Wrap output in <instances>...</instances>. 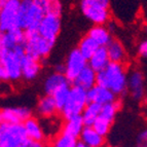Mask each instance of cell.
<instances>
[{"label": "cell", "mask_w": 147, "mask_h": 147, "mask_svg": "<svg viewBox=\"0 0 147 147\" xmlns=\"http://www.w3.org/2000/svg\"><path fill=\"white\" fill-rule=\"evenodd\" d=\"M70 91H71V86H67V88H64L62 90H60V91H58L53 96L60 111L63 109L64 106L66 105L69 98V95H70Z\"/></svg>", "instance_id": "29"}, {"label": "cell", "mask_w": 147, "mask_h": 147, "mask_svg": "<svg viewBox=\"0 0 147 147\" xmlns=\"http://www.w3.org/2000/svg\"><path fill=\"white\" fill-rule=\"evenodd\" d=\"M88 103V91L79 86H72L68 101L60 112L64 119H69L74 116L81 115Z\"/></svg>", "instance_id": "5"}, {"label": "cell", "mask_w": 147, "mask_h": 147, "mask_svg": "<svg viewBox=\"0 0 147 147\" xmlns=\"http://www.w3.org/2000/svg\"><path fill=\"white\" fill-rule=\"evenodd\" d=\"M77 138H74L72 136H69L61 133L58 137L55 139L52 147H77L78 144Z\"/></svg>", "instance_id": "28"}, {"label": "cell", "mask_w": 147, "mask_h": 147, "mask_svg": "<svg viewBox=\"0 0 147 147\" xmlns=\"http://www.w3.org/2000/svg\"><path fill=\"white\" fill-rule=\"evenodd\" d=\"M102 106L97 103H88L86 109L84 110L81 116L84 118L86 127H93L95 121L98 119V117L101 114Z\"/></svg>", "instance_id": "25"}, {"label": "cell", "mask_w": 147, "mask_h": 147, "mask_svg": "<svg viewBox=\"0 0 147 147\" xmlns=\"http://www.w3.org/2000/svg\"><path fill=\"white\" fill-rule=\"evenodd\" d=\"M106 49H107L110 62L125 65V63L127 62V55L125 45L120 40L112 38V40L109 42Z\"/></svg>", "instance_id": "19"}, {"label": "cell", "mask_w": 147, "mask_h": 147, "mask_svg": "<svg viewBox=\"0 0 147 147\" xmlns=\"http://www.w3.org/2000/svg\"><path fill=\"white\" fill-rule=\"evenodd\" d=\"M54 42L45 39L38 33V31L26 32V40H25V51L26 55L33 57L37 60L45 59L54 47Z\"/></svg>", "instance_id": "6"}, {"label": "cell", "mask_w": 147, "mask_h": 147, "mask_svg": "<svg viewBox=\"0 0 147 147\" xmlns=\"http://www.w3.org/2000/svg\"><path fill=\"white\" fill-rule=\"evenodd\" d=\"M38 33L45 39L56 42L61 31V20L60 17L54 15H45L38 27Z\"/></svg>", "instance_id": "10"}, {"label": "cell", "mask_w": 147, "mask_h": 147, "mask_svg": "<svg viewBox=\"0 0 147 147\" xmlns=\"http://www.w3.org/2000/svg\"><path fill=\"white\" fill-rule=\"evenodd\" d=\"M7 1H8V0H0V7H1V6H3V5L7 2Z\"/></svg>", "instance_id": "37"}, {"label": "cell", "mask_w": 147, "mask_h": 147, "mask_svg": "<svg viewBox=\"0 0 147 147\" xmlns=\"http://www.w3.org/2000/svg\"><path fill=\"white\" fill-rule=\"evenodd\" d=\"M127 91L134 100L139 101L144 97L145 82L143 73L138 69H133L127 74Z\"/></svg>", "instance_id": "12"}, {"label": "cell", "mask_w": 147, "mask_h": 147, "mask_svg": "<svg viewBox=\"0 0 147 147\" xmlns=\"http://www.w3.org/2000/svg\"><path fill=\"white\" fill-rule=\"evenodd\" d=\"M41 61L33 57L26 56L22 60V75L23 79L31 81L38 76L41 71Z\"/></svg>", "instance_id": "17"}, {"label": "cell", "mask_w": 147, "mask_h": 147, "mask_svg": "<svg viewBox=\"0 0 147 147\" xmlns=\"http://www.w3.org/2000/svg\"><path fill=\"white\" fill-rule=\"evenodd\" d=\"M36 111L37 114L39 116L49 119V118L54 117L56 115V113L60 110L58 106H57L54 97L49 95H44L37 102Z\"/></svg>", "instance_id": "18"}, {"label": "cell", "mask_w": 147, "mask_h": 147, "mask_svg": "<svg viewBox=\"0 0 147 147\" xmlns=\"http://www.w3.org/2000/svg\"><path fill=\"white\" fill-rule=\"evenodd\" d=\"M26 40V32L21 28L3 32L0 34V49H13L22 47Z\"/></svg>", "instance_id": "13"}, {"label": "cell", "mask_w": 147, "mask_h": 147, "mask_svg": "<svg viewBox=\"0 0 147 147\" xmlns=\"http://www.w3.org/2000/svg\"><path fill=\"white\" fill-rule=\"evenodd\" d=\"M26 56L25 47L13 49H0V78L2 81L17 82L23 78L22 60Z\"/></svg>", "instance_id": "1"}, {"label": "cell", "mask_w": 147, "mask_h": 147, "mask_svg": "<svg viewBox=\"0 0 147 147\" xmlns=\"http://www.w3.org/2000/svg\"><path fill=\"white\" fill-rule=\"evenodd\" d=\"M70 84H71V81L67 78V76L65 74L55 71L54 73L49 74L44 80V93H45V95L54 96L57 92L62 90V88L71 86Z\"/></svg>", "instance_id": "14"}, {"label": "cell", "mask_w": 147, "mask_h": 147, "mask_svg": "<svg viewBox=\"0 0 147 147\" xmlns=\"http://www.w3.org/2000/svg\"><path fill=\"white\" fill-rule=\"evenodd\" d=\"M45 16L32 0H22L19 15V27L25 32L37 31L42 19Z\"/></svg>", "instance_id": "4"}, {"label": "cell", "mask_w": 147, "mask_h": 147, "mask_svg": "<svg viewBox=\"0 0 147 147\" xmlns=\"http://www.w3.org/2000/svg\"><path fill=\"white\" fill-rule=\"evenodd\" d=\"M119 108H120V103L118 101H115V102H113V103L110 104H106V105L102 106L100 117L112 123L114 121V118H115L116 113L119 110Z\"/></svg>", "instance_id": "27"}, {"label": "cell", "mask_w": 147, "mask_h": 147, "mask_svg": "<svg viewBox=\"0 0 147 147\" xmlns=\"http://www.w3.org/2000/svg\"><path fill=\"white\" fill-rule=\"evenodd\" d=\"M137 147H147V129L140 133L138 136Z\"/></svg>", "instance_id": "32"}, {"label": "cell", "mask_w": 147, "mask_h": 147, "mask_svg": "<svg viewBox=\"0 0 147 147\" xmlns=\"http://www.w3.org/2000/svg\"><path fill=\"white\" fill-rule=\"evenodd\" d=\"M111 125H112L111 123H109V121H107V120L103 119V118H101L99 116L98 119L96 120L95 123L93 125V127L99 134H101L102 136L105 137L108 133H109V131H110Z\"/></svg>", "instance_id": "30"}, {"label": "cell", "mask_w": 147, "mask_h": 147, "mask_svg": "<svg viewBox=\"0 0 147 147\" xmlns=\"http://www.w3.org/2000/svg\"><path fill=\"white\" fill-rule=\"evenodd\" d=\"M84 127H86V125H84L82 116H74V117L65 120L61 133H64L66 135L72 136V137L78 139Z\"/></svg>", "instance_id": "21"}, {"label": "cell", "mask_w": 147, "mask_h": 147, "mask_svg": "<svg viewBox=\"0 0 147 147\" xmlns=\"http://www.w3.org/2000/svg\"><path fill=\"white\" fill-rule=\"evenodd\" d=\"M77 147H90V146H88V145H86L84 143L81 142V141H79L78 144H77Z\"/></svg>", "instance_id": "36"}, {"label": "cell", "mask_w": 147, "mask_h": 147, "mask_svg": "<svg viewBox=\"0 0 147 147\" xmlns=\"http://www.w3.org/2000/svg\"><path fill=\"white\" fill-rule=\"evenodd\" d=\"M100 47H106L112 40V32L107 25H94L88 30V34Z\"/></svg>", "instance_id": "16"}, {"label": "cell", "mask_w": 147, "mask_h": 147, "mask_svg": "<svg viewBox=\"0 0 147 147\" xmlns=\"http://www.w3.org/2000/svg\"><path fill=\"white\" fill-rule=\"evenodd\" d=\"M97 84L109 88L116 96L127 91V73L125 65L111 62L97 74Z\"/></svg>", "instance_id": "2"}, {"label": "cell", "mask_w": 147, "mask_h": 147, "mask_svg": "<svg viewBox=\"0 0 147 147\" xmlns=\"http://www.w3.org/2000/svg\"><path fill=\"white\" fill-rule=\"evenodd\" d=\"M31 110L27 107H4L0 113L1 123L10 125H23L31 117Z\"/></svg>", "instance_id": "11"}, {"label": "cell", "mask_w": 147, "mask_h": 147, "mask_svg": "<svg viewBox=\"0 0 147 147\" xmlns=\"http://www.w3.org/2000/svg\"><path fill=\"white\" fill-rule=\"evenodd\" d=\"M28 140L24 125L1 123L0 147H22Z\"/></svg>", "instance_id": "7"}, {"label": "cell", "mask_w": 147, "mask_h": 147, "mask_svg": "<svg viewBox=\"0 0 147 147\" xmlns=\"http://www.w3.org/2000/svg\"><path fill=\"white\" fill-rule=\"evenodd\" d=\"M79 7L94 25H107L111 19L110 0H80Z\"/></svg>", "instance_id": "3"}, {"label": "cell", "mask_w": 147, "mask_h": 147, "mask_svg": "<svg viewBox=\"0 0 147 147\" xmlns=\"http://www.w3.org/2000/svg\"><path fill=\"white\" fill-rule=\"evenodd\" d=\"M99 47H100L92 39L91 37L88 36V35H86V36L82 37L80 39V41L78 43V47H77V49L88 61L92 58V56L97 52V49Z\"/></svg>", "instance_id": "26"}, {"label": "cell", "mask_w": 147, "mask_h": 147, "mask_svg": "<svg viewBox=\"0 0 147 147\" xmlns=\"http://www.w3.org/2000/svg\"><path fill=\"white\" fill-rule=\"evenodd\" d=\"M23 125H24L25 131H26V134L28 136V139L44 142V137H45L44 130L42 129L39 120L37 119V118L31 116Z\"/></svg>", "instance_id": "23"}, {"label": "cell", "mask_w": 147, "mask_h": 147, "mask_svg": "<svg viewBox=\"0 0 147 147\" xmlns=\"http://www.w3.org/2000/svg\"><path fill=\"white\" fill-rule=\"evenodd\" d=\"M145 33H146V34H147V25H146V26H145Z\"/></svg>", "instance_id": "38"}, {"label": "cell", "mask_w": 147, "mask_h": 147, "mask_svg": "<svg viewBox=\"0 0 147 147\" xmlns=\"http://www.w3.org/2000/svg\"><path fill=\"white\" fill-rule=\"evenodd\" d=\"M63 11V5L60 0H49L47 15H54L60 17Z\"/></svg>", "instance_id": "31"}, {"label": "cell", "mask_w": 147, "mask_h": 147, "mask_svg": "<svg viewBox=\"0 0 147 147\" xmlns=\"http://www.w3.org/2000/svg\"><path fill=\"white\" fill-rule=\"evenodd\" d=\"M33 3L36 5L37 7L40 8L42 11L47 15V5H49V0H32Z\"/></svg>", "instance_id": "35"}, {"label": "cell", "mask_w": 147, "mask_h": 147, "mask_svg": "<svg viewBox=\"0 0 147 147\" xmlns=\"http://www.w3.org/2000/svg\"><path fill=\"white\" fill-rule=\"evenodd\" d=\"M110 63L111 62L106 47H99L97 52L88 60V66L92 67L97 73L104 70Z\"/></svg>", "instance_id": "24"}, {"label": "cell", "mask_w": 147, "mask_h": 147, "mask_svg": "<svg viewBox=\"0 0 147 147\" xmlns=\"http://www.w3.org/2000/svg\"><path fill=\"white\" fill-rule=\"evenodd\" d=\"M97 72L92 67L88 66L79 73V75L75 78V80L72 82L73 86H79L86 91L91 90L92 88L97 84Z\"/></svg>", "instance_id": "20"}, {"label": "cell", "mask_w": 147, "mask_h": 147, "mask_svg": "<svg viewBox=\"0 0 147 147\" xmlns=\"http://www.w3.org/2000/svg\"><path fill=\"white\" fill-rule=\"evenodd\" d=\"M22 0H8L0 7V31H11L19 27V15Z\"/></svg>", "instance_id": "8"}, {"label": "cell", "mask_w": 147, "mask_h": 147, "mask_svg": "<svg viewBox=\"0 0 147 147\" xmlns=\"http://www.w3.org/2000/svg\"><path fill=\"white\" fill-rule=\"evenodd\" d=\"M79 139L90 147H103L105 144V137L99 134L93 127H84Z\"/></svg>", "instance_id": "22"}, {"label": "cell", "mask_w": 147, "mask_h": 147, "mask_svg": "<svg viewBox=\"0 0 147 147\" xmlns=\"http://www.w3.org/2000/svg\"><path fill=\"white\" fill-rule=\"evenodd\" d=\"M22 147H47V144L44 142H40V141L28 139Z\"/></svg>", "instance_id": "34"}, {"label": "cell", "mask_w": 147, "mask_h": 147, "mask_svg": "<svg viewBox=\"0 0 147 147\" xmlns=\"http://www.w3.org/2000/svg\"><path fill=\"white\" fill-rule=\"evenodd\" d=\"M88 98L90 103H97L101 106H104L106 104H110L115 102L116 95L113 92H111L109 88H104L96 84L94 88L88 91Z\"/></svg>", "instance_id": "15"}, {"label": "cell", "mask_w": 147, "mask_h": 147, "mask_svg": "<svg viewBox=\"0 0 147 147\" xmlns=\"http://www.w3.org/2000/svg\"><path fill=\"white\" fill-rule=\"evenodd\" d=\"M65 65V75L69 80L73 82L82 70L88 65V61L84 58L78 49H75L70 52L66 59Z\"/></svg>", "instance_id": "9"}, {"label": "cell", "mask_w": 147, "mask_h": 147, "mask_svg": "<svg viewBox=\"0 0 147 147\" xmlns=\"http://www.w3.org/2000/svg\"><path fill=\"white\" fill-rule=\"evenodd\" d=\"M138 55L144 59H147V38L140 42L138 45Z\"/></svg>", "instance_id": "33"}]
</instances>
